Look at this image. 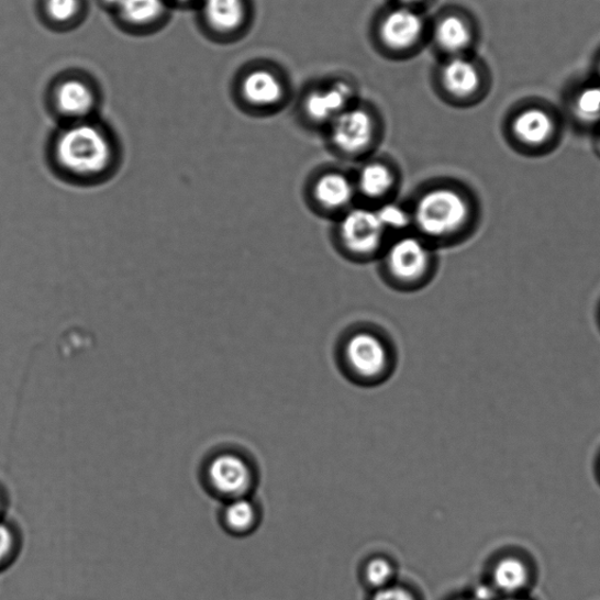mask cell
<instances>
[{
	"label": "cell",
	"instance_id": "obj_1",
	"mask_svg": "<svg viewBox=\"0 0 600 600\" xmlns=\"http://www.w3.org/2000/svg\"><path fill=\"white\" fill-rule=\"evenodd\" d=\"M114 132L99 118L63 123L49 141V162L62 178L78 184L103 181L116 169Z\"/></svg>",
	"mask_w": 600,
	"mask_h": 600
},
{
	"label": "cell",
	"instance_id": "obj_2",
	"mask_svg": "<svg viewBox=\"0 0 600 600\" xmlns=\"http://www.w3.org/2000/svg\"><path fill=\"white\" fill-rule=\"evenodd\" d=\"M413 233L438 251L460 242L474 221L468 192L449 180L436 179L420 187L409 203Z\"/></svg>",
	"mask_w": 600,
	"mask_h": 600
},
{
	"label": "cell",
	"instance_id": "obj_3",
	"mask_svg": "<svg viewBox=\"0 0 600 600\" xmlns=\"http://www.w3.org/2000/svg\"><path fill=\"white\" fill-rule=\"evenodd\" d=\"M378 264L386 286L399 292H415L434 279L438 268L437 249L411 232L390 238Z\"/></svg>",
	"mask_w": 600,
	"mask_h": 600
},
{
	"label": "cell",
	"instance_id": "obj_4",
	"mask_svg": "<svg viewBox=\"0 0 600 600\" xmlns=\"http://www.w3.org/2000/svg\"><path fill=\"white\" fill-rule=\"evenodd\" d=\"M390 238L374 207L357 203L333 221L334 248L353 263L378 262Z\"/></svg>",
	"mask_w": 600,
	"mask_h": 600
},
{
	"label": "cell",
	"instance_id": "obj_5",
	"mask_svg": "<svg viewBox=\"0 0 600 600\" xmlns=\"http://www.w3.org/2000/svg\"><path fill=\"white\" fill-rule=\"evenodd\" d=\"M340 357L353 377L364 381H377L390 373L395 362V348L380 327L357 324L343 334Z\"/></svg>",
	"mask_w": 600,
	"mask_h": 600
},
{
	"label": "cell",
	"instance_id": "obj_6",
	"mask_svg": "<svg viewBox=\"0 0 600 600\" xmlns=\"http://www.w3.org/2000/svg\"><path fill=\"white\" fill-rule=\"evenodd\" d=\"M103 95L99 82L80 69H66L45 92L46 109L59 125L98 118Z\"/></svg>",
	"mask_w": 600,
	"mask_h": 600
},
{
	"label": "cell",
	"instance_id": "obj_7",
	"mask_svg": "<svg viewBox=\"0 0 600 600\" xmlns=\"http://www.w3.org/2000/svg\"><path fill=\"white\" fill-rule=\"evenodd\" d=\"M329 147L343 160L360 163L375 155L381 141V123L365 105L357 102L326 129Z\"/></svg>",
	"mask_w": 600,
	"mask_h": 600
},
{
	"label": "cell",
	"instance_id": "obj_8",
	"mask_svg": "<svg viewBox=\"0 0 600 600\" xmlns=\"http://www.w3.org/2000/svg\"><path fill=\"white\" fill-rule=\"evenodd\" d=\"M304 193L313 213L331 221L359 203L353 174L338 167L316 169L310 176Z\"/></svg>",
	"mask_w": 600,
	"mask_h": 600
},
{
	"label": "cell",
	"instance_id": "obj_9",
	"mask_svg": "<svg viewBox=\"0 0 600 600\" xmlns=\"http://www.w3.org/2000/svg\"><path fill=\"white\" fill-rule=\"evenodd\" d=\"M193 12L200 31L220 44L240 38L251 21L248 0H200Z\"/></svg>",
	"mask_w": 600,
	"mask_h": 600
},
{
	"label": "cell",
	"instance_id": "obj_10",
	"mask_svg": "<svg viewBox=\"0 0 600 600\" xmlns=\"http://www.w3.org/2000/svg\"><path fill=\"white\" fill-rule=\"evenodd\" d=\"M353 174L358 202L378 207L396 200L401 186V171L391 158L373 155L358 163Z\"/></svg>",
	"mask_w": 600,
	"mask_h": 600
},
{
	"label": "cell",
	"instance_id": "obj_11",
	"mask_svg": "<svg viewBox=\"0 0 600 600\" xmlns=\"http://www.w3.org/2000/svg\"><path fill=\"white\" fill-rule=\"evenodd\" d=\"M287 88L274 69L255 66L237 78L235 96L244 109L254 112L276 110L286 99Z\"/></svg>",
	"mask_w": 600,
	"mask_h": 600
},
{
	"label": "cell",
	"instance_id": "obj_12",
	"mask_svg": "<svg viewBox=\"0 0 600 600\" xmlns=\"http://www.w3.org/2000/svg\"><path fill=\"white\" fill-rule=\"evenodd\" d=\"M173 12L168 0H120L110 16L122 32L148 37L168 25Z\"/></svg>",
	"mask_w": 600,
	"mask_h": 600
},
{
	"label": "cell",
	"instance_id": "obj_13",
	"mask_svg": "<svg viewBox=\"0 0 600 600\" xmlns=\"http://www.w3.org/2000/svg\"><path fill=\"white\" fill-rule=\"evenodd\" d=\"M355 103V87L338 79L313 88L304 98L303 113L309 125L326 131L335 119Z\"/></svg>",
	"mask_w": 600,
	"mask_h": 600
},
{
	"label": "cell",
	"instance_id": "obj_14",
	"mask_svg": "<svg viewBox=\"0 0 600 600\" xmlns=\"http://www.w3.org/2000/svg\"><path fill=\"white\" fill-rule=\"evenodd\" d=\"M382 46L395 53L419 46L426 34V22L418 9L397 5L384 13L378 29Z\"/></svg>",
	"mask_w": 600,
	"mask_h": 600
},
{
	"label": "cell",
	"instance_id": "obj_15",
	"mask_svg": "<svg viewBox=\"0 0 600 600\" xmlns=\"http://www.w3.org/2000/svg\"><path fill=\"white\" fill-rule=\"evenodd\" d=\"M208 480L222 497L245 498L254 482L253 471L238 455L224 453L215 456L208 467Z\"/></svg>",
	"mask_w": 600,
	"mask_h": 600
},
{
	"label": "cell",
	"instance_id": "obj_16",
	"mask_svg": "<svg viewBox=\"0 0 600 600\" xmlns=\"http://www.w3.org/2000/svg\"><path fill=\"white\" fill-rule=\"evenodd\" d=\"M88 11V0H37L40 21L52 32L77 30L86 21Z\"/></svg>",
	"mask_w": 600,
	"mask_h": 600
},
{
	"label": "cell",
	"instance_id": "obj_17",
	"mask_svg": "<svg viewBox=\"0 0 600 600\" xmlns=\"http://www.w3.org/2000/svg\"><path fill=\"white\" fill-rule=\"evenodd\" d=\"M440 82L452 98L467 99L479 90V68L465 55L449 57L441 67Z\"/></svg>",
	"mask_w": 600,
	"mask_h": 600
},
{
	"label": "cell",
	"instance_id": "obj_18",
	"mask_svg": "<svg viewBox=\"0 0 600 600\" xmlns=\"http://www.w3.org/2000/svg\"><path fill=\"white\" fill-rule=\"evenodd\" d=\"M433 41L440 51L447 53L448 58L465 55L470 46L473 33L463 16L449 13L440 18L433 31Z\"/></svg>",
	"mask_w": 600,
	"mask_h": 600
},
{
	"label": "cell",
	"instance_id": "obj_19",
	"mask_svg": "<svg viewBox=\"0 0 600 600\" xmlns=\"http://www.w3.org/2000/svg\"><path fill=\"white\" fill-rule=\"evenodd\" d=\"M533 574L529 564L518 556L499 559L492 570V586L507 596H523L531 587Z\"/></svg>",
	"mask_w": 600,
	"mask_h": 600
},
{
	"label": "cell",
	"instance_id": "obj_20",
	"mask_svg": "<svg viewBox=\"0 0 600 600\" xmlns=\"http://www.w3.org/2000/svg\"><path fill=\"white\" fill-rule=\"evenodd\" d=\"M552 116L540 110L531 109L520 113L513 123V131L518 140L527 146H541L549 141L554 133Z\"/></svg>",
	"mask_w": 600,
	"mask_h": 600
},
{
	"label": "cell",
	"instance_id": "obj_21",
	"mask_svg": "<svg viewBox=\"0 0 600 600\" xmlns=\"http://www.w3.org/2000/svg\"><path fill=\"white\" fill-rule=\"evenodd\" d=\"M374 208H376L385 231L391 238L413 232L409 203H400L396 199Z\"/></svg>",
	"mask_w": 600,
	"mask_h": 600
},
{
	"label": "cell",
	"instance_id": "obj_22",
	"mask_svg": "<svg viewBox=\"0 0 600 600\" xmlns=\"http://www.w3.org/2000/svg\"><path fill=\"white\" fill-rule=\"evenodd\" d=\"M223 516L226 526L237 534L252 531L257 519L255 505L246 498L231 500L224 509Z\"/></svg>",
	"mask_w": 600,
	"mask_h": 600
},
{
	"label": "cell",
	"instance_id": "obj_23",
	"mask_svg": "<svg viewBox=\"0 0 600 600\" xmlns=\"http://www.w3.org/2000/svg\"><path fill=\"white\" fill-rule=\"evenodd\" d=\"M577 114L588 121L600 119V86H589L575 100Z\"/></svg>",
	"mask_w": 600,
	"mask_h": 600
},
{
	"label": "cell",
	"instance_id": "obj_24",
	"mask_svg": "<svg viewBox=\"0 0 600 600\" xmlns=\"http://www.w3.org/2000/svg\"><path fill=\"white\" fill-rule=\"evenodd\" d=\"M365 576L367 584L378 590L390 586L395 577V569L385 558H375L367 564Z\"/></svg>",
	"mask_w": 600,
	"mask_h": 600
},
{
	"label": "cell",
	"instance_id": "obj_25",
	"mask_svg": "<svg viewBox=\"0 0 600 600\" xmlns=\"http://www.w3.org/2000/svg\"><path fill=\"white\" fill-rule=\"evenodd\" d=\"M14 535L11 529L0 523V564L4 563L14 549Z\"/></svg>",
	"mask_w": 600,
	"mask_h": 600
},
{
	"label": "cell",
	"instance_id": "obj_26",
	"mask_svg": "<svg viewBox=\"0 0 600 600\" xmlns=\"http://www.w3.org/2000/svg\"><path fill=\"white\" fill-rule=\"evenodd\" d=\"M374 600H415L414 597L408 591L399 587L388 586L378 590Z\"/></svg>",
	"mask_w": 600,
	"mask_h": 600
},
{
	"label": "cell",
	"instance_id": "obj_27",
	"mask_svg": "<svg viewBox=\"0 0 600 600\" xmlns=\"http://www.w3.org/2000/svg\"><path fill=\"white\" fill-rule=\"evenodd\" d=\"M174 10H196L200 0H168Z\"/></svg>",
	"mask_w": 600,
	"mask_h": 600
},
{
	"label": "cell",
	"instance_id": "obj_28",
	"mask_svg": "<svg viewBox=\"0 0 600 600\" xmlns=\"http://www.w3.org/2000/svg\"><path fill=\"white\" fill-rule=\"evenodd\" d=\"M120 0H98V5L101 10L111 15L116 9Z\"/></svg>",
	"mask_w": 600,
	"mask_h": 600
},
{
	"label": "cell",
	"instance_id": "obj_29",
	"mask_svg": "<svg viewBox=\"0 0 600 600\" xmlns=\"http://www.w3.org/2000/svg\"><path fill=\"white\" fill-rule=\"evenodd\" d=\"M427 2V0H398V5L418 9L419 5Z\"/></svg>",
	"mask_w": 600,
	"mask_h": 600
},
{
	"label": "cell",
	"instance_id": "obj_30",
	"mask_svg": "<svg viewBox=\"0 0 600 600\" xmlns=\"http://www.w3.org/2000/svg\"><path fill=\"white\" fill-rule=\"evenodd\" d=\"M499 600H531V599H527L523 596H507V597H503Z\"/></svg>",
	"mask_w": 600,
	"mask_h": 600
},
{
	"label": "cell",
	"instance_id": "obj_31",
	"mask_svg": "<svg viewBox=\"0 0 600 600\" xmlns=\"http://www.w3.org/2000/svg\"><path fill=\"white\" fill-rule=\"evenodd\" d=\"M0 507H2V501H0Z\"/></svg>",
	"mask_w": 600,
	"mask_h": 600
}]
</instances>
